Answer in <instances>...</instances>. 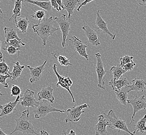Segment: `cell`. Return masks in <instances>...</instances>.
Wrapping results in <instances>:
<instances>
[{"label": "cell", "mask_w": 146, "mask_h": 135, "mask_svg": "<svg viewBox=\"0 0 146 135\" xmlns=\"http://www.w3.org/2000/svg\"><path fill=\"white\" fill-rule=\"evenodd\" d=\"M54 21L53 17H50L41 22H38L37 24H32V29L34 32L41 38L43 41V46H46V42L48 38L55 32L58 28L53 26Z\"/></svg>", "instance_id": "cell-1"}, {"label": "cell", "mask_w": 146, "mask_h": 135, "mask_svg": "<svg viewBox=\"0 0 146 135\" xmlns=\"http://www.w3.org/2000/svg\"><path fill=\"white\" fill-rule=\"evenodd\" d=\"M29 109L24 111L21 117L15 119L16 122V127L14 131H13L9 135H12L17 131H19L23 134H36L35 129H37L33 126L29 120Z\"/></svg>", "instance_id": "cell-2"}, {"label": "cell", "mask_w": 146, "mask_h": 135, "mask_svg": "<svg viewBox=\"0 0 146 135\" xmlns=\"http://www.w3.org/2000/svg\"><path fill=\"white\" fill-rule=\"evenodd\" d=\"M104 115L110 124L109 127L111 129H119V132H120V130H122L127 133H129L131 135H135V131H134L133 132H131L128 128L125 121L122 120L120 117L117 116L112 110H110L107 114L104 113Z\"/></svg>", "instance_id": "cell-3"}, {"label": "cell", "mask_w": 146, "mask_h": 135, "mask_svg": "<svg viewBox=\"0 0 146 135\" xmlns=\"http://www.w3.org/2000/svg\"><path fill=\"white\" fill-rule=\"evenodd\" d=\"M53 112H58L60 113L65 112L64 110L57 109L51 106L48 101L42 100L40 101V105L36 109L33 110L35 118H44L47 115Z\"/></svg>", "instance_id": "cell-4"}, {"label": "cell", "mask_w": 146, "mask_h": 135, "mask_svg": "<svg viewBox=\"0 0 146 135\" xmlns=\"http://www.w3.org/2000/svg\"><path fill=\"white\" fill-rule=\"evenodd\" d=\"M88 108H90V106L87 103H84L81 105L76 104L73 107L68 109L66 111L67 116L65 119V122L67 123L69 122H78L81 118V114L85 112L83 109Z\"/></svg>", "instance_id": "cell-5"}, {"label": "cell", "mask_w": 146, "mask_h": 135, "mask_svg": "<svg viewBox=\"0 0 146 135\" xmlns=\"http://www.w3.org/2000/svg\"><path fill=\"white\" fill-rule=\"evenodd\" d=\"M95 57L96 58V65L95 66V68L97 75L98 87L102 89L105 90L106 89L105 86V75L106 73H108V71H106L105 69L100 53H96Z\"/></svg>", "instance_id": "cell-6"}, {"label": "cell", "mask_w": 146, "mask_h": 135, "mask_svg": "<svg viewBox=\"0 0 146 135\" xmlns=\"http://www.w3.org/2000/svg\"><path fill=\"white\" fill-rule=\"evenodd\" d=\"M55 21L58 24L60 29L62 30V47H64L66 46V42L67 38L69 35V33L70 30V25L71 24V21L66 18V15L63 14L61 17L54 18Z\"/></svg>", "instance_id": "cell-7"}, {"label": "cell", "mask_w": 146, "mask_h": 135, "mask_svg": "<svg viewBox=\"0 0 146 135\" xmlns=\"http://www.w3.org/2000/svg\"><path fill=\"white\" fill-rule=\"evenodd\" d=\"M127 103L131 104L133 108V114L131 116V120L129 125L134 120V117L136 113L141 110L146 109V98L145 95L138 97L136 95L132 99H128Z\"/></svg>", "instance_id": "cell-8"}, {"label": "cell", "mask_w": 146, "mask_h": 135, "mask_svg": "<svg viewBox=\"0 0 146 135\" xmlns=\"http://www.w3.org/2000/svg\"><path fill=\"white\" fill-rule=\"evenodd\" d=\"M57 65L56 64H54L53 65V69L54 73H55L58 79V82L56 83V87H58V86H61L62 88L66 89L67 91L69 94H70L73 100V103H75V99L74 98L73 94L72 93V92L70 90V87L71 86V85H72L73 82L70 79L69 77H65L64 76H62L60 75L58 72H57Z\"/></svg>", "instance_id": "cell-9"}, {"label": "cell", "mask_w": 146, "mask_h": 135, "mask_svg": "<svg viewBox=\"0 0 146 135\" xmlns=\"http://www.w3.org/2000/svg\"><path fill=\"white\" fill-rule=\"evenodd\" d=\"M67 40H69L71 42V43L74 46L76 50V52L74 53V54H75V53L77 52L79 53L80 56L84 57L88 61L89 60L88 55L86 53V48L88 46V45L86 42H82L81 40H80L76 36H73L71 38L67 39Z\"/></svg>", "instance_id": "cell-10"}, {"label": "cell", "mask_w": 146, "mask_h": 135, "mask_svg": "<svg viewBox=\"0 0 146 135\" xmlns=\"http://www.w3.org/2000/svg\"><path fill=\"white\" fill-rule=\"evenodd\" d=\"M34 91L27 89L23 94V96L21 97V105L24 107H27L29 109V107L33 108L35 106L38 107L40 105V103L36 101L34 97Z\"/></svg>", "instance_id": "cell-11"}, {"label": "cell", "mask_w": 146, "mask_h": 135, "mask_svg": "<svg viewBox=\"0 0 146 135\" xmlns=\"http://www.w3.org/2000/svg\"><path fill=\"white\" fill-rule=\"evenodd\" d=\"M47 62V59H46V60L44 62L42 65L36 67H31V66H28V65L25 66V67H26L29 69L30 72L31 77L29 80L30 82L31 83H33L38 82L40 80L42 76V73L45 69V67Z\"/></svg>", "instance_id": "cell-12"}, {"label": "cell", "mask_w": 146, "mask_h": 135, "mask_svg": "<svg viewBox=\"0 0 146 135\" xmlns=\"http://www.w3.org/2000/svg\"><path fill=\"white\" fill-rule=\"evenodd\" d=\"M82 29L84 31L85 35L88 38V43L94 46H99L100 45L99 36L96 33L97 30L92 29L90 26L85 24L82 26Z\"/></svg>", "instance_id": "cell-13"}, {"label": "cell", "mask_w": 146, "mask_h": 135, "mask_svg": "<svg viewBox=\"0 0 146 135\" xmlns=\"http://www.w3.org/2000/svg\"><path fill=\"white\" fill-rule=\"evenodd\" d=\"M20 99L21 97L20 96H19L17 97V98L14 102H10L4 105H0V109L1 110L0 113V118L7 115L11 114V113H16L17 110L15 108L19 102Z\"/></svg>", "instance_id": "cell-14"}, {"label": "cell", "mask_w": 146, "mask_h": 135, "mask_svg": "<svg viewBox=\"0 0 146 135\" xmlns=\"http://www.w3.org/2000/svg\"><path fill=\"white\" fill-rule=\"evenodd\" d=\"M102 11V10H98L96 13V19L95 21V24L96 26V29L97 30L100 29L102 31V32L108 34L110 36L112 40H114L116 36V34H112L108 29L107 24L105 21L103 19L102 16L100 15V12Z\"/></svg>", "instance_id": "cell-15"}, {"label": "cell", "mask_w": 146, "mask_h": 135, "mask_svg": "<svg viewBox=\"0 0 146 135\" xmlns=\"http://www.w3.org/2000/svg\"><path fill=\"white\" fill-rule=\"evenodd\" d=\"M97 119L98 122L95 127L96 135H107L108 132L107 130V126H109L110 125L108 120L105 118L104 115H100L98 116Z\"/></svg>", "instance_id": "cell-16"}, {"label": "cell", "mask_w": 146, "mask_h": 135, "mask_svg": "<svg viewBox=\"0 0 146 135\" xmlns=\"http://www.w3.org/2000/svg\"><path fill=\"white\" fill-rule=\"evenodd\" d=\"M54 88L52 86L43 87L39 91L37 95L38 100H46L50 103H53L55 101V98L53 96Z\"/></svg>", "instance_id": "cell-17"}, {"label": "cell", "mask_w": 146, "mask_h": 135, "mask_svg": "<svg viewBox=\"0 0 146 135\" xmlns=\"http://www.w3.org/2000/svg\"><path fill=\"white\" fill-rule=\"evenodd\" d=\"M109 85H110L112 89L115 91L120 90L124 87L129 86L130 84L126 77L122 76L119 79L112 78L109 82Z\"/></svg>", "instance_id": "cell-18"}, {"label": "cell", "mask_w": 146, "mask_h": 135, "mask_svg": "<svg viewBox=\"0 0 146 135\" xmlns=\"http://www.w3.org/2000/svg\"><path fill=\"white\" fill-rule=\"evenodd\" d=\"M132 84L128 86L131 91L143 93L146 89V82L141 78H135L132 80Z\"/></svg>", "instance_id": "cell-19"}, {"label": "cell", "mask_w": 146, "mask_h": 135, "mask_svg": "<svg viewBox=\"0 0 146 135\" xmlns=\"http://www.w3.org/2000/svg\"><path fill=\"white\" fill-rule=\"evenodd\" d=\"M62 3L64 6V10H66L68 13V19H70L73 14V11L76 9V5L80 4V0H63Z\"/></svg>", "instance_id": "cell-20"}, {"label": "cell", "mask_w": 146, "mask_h": 135, "mask_svg": "<svg viewBox=\"0 0 146 135\" xmlns=\"http://www.w3.org/2000/svg\"><path fill=\"white\" fill-rule=\"evenodd\" d=\"M130 91H131L129 88L128 86L124 87L120 90L115 91L117 99L124 106H126L127 103V100H128L127 95H128V93Z\"/></svg>", "instance_id": "cell-21"}, {"label": "cell", "mask_w": 146, "mask_h": 135, "mask_svg": "<svg viewBox=\"0 0 146 135\" xmlns=\"http://www.w3.org/2000/svg\"><path fill=\"white\" fill-rule=\"evenodd\" d=\"M4 32L5 37V44L7 45L9 43V41L12 40H17L21 42V38H19L17 34L16 30L13 27H5L4 28Z\"/></svg>", "instance_id": "cell-22"}, {"label": "cell", "mask_w": 146, "mask_h": 135, "mask_svg": "<svg viewBox=\"0 0 146 135\" xmlns=\"http://www.w3.org/2000/svg\"><path fill=\"white\" fill-rule=\"evenodd\" d=\"M13 63L15 65L13 67V71L12 72H9V75L12 76V78L9 82H10L12 81L15 80L18 77H21L23 70L25 68V66H21L18 62H13Z\"/></svg>", "instance_id": "cell-23"}, {"label": "cell", "mask_w": 146, "mask_h": 135, "mask_svg": "<svg viewBox=\"0 0 146 135\" xmlns=\"http://www.w3.org/2000/svg\"><path fill=\"white\" fill-rule=\"evenodd\" d=\"M23 2L33 4L35 5H36V6H38L41 9H43L44 10L46 11L47 12H50L52 8L50 1L40 2V1H32V0H25V1H23Z\"/></svg>", "instance_id": "cell-24"}, {"label": "cell", "mask_w": 146, "mask_h": 135, "mask_svg": "<svg viewBox=\"0 0 146 135\" xmlns=\"http://www.w3.org/2000/svg\"><path fill=\"white\" fill-rule=\"evenodd\" d=\"M22 2L23 1H15V7L13 9V14L12 15V17L9 19V21H11V20L14 21V22L17 24V17H20L21 15V10L22 8Z\"/></svg>", "instance_id": "cell-25"}, {"label": "cell", "mask_w": 146, "mask_h": 135, "mask_svg": "<svg viewBox=\"0 0 146 135\" xmlns=\"http://www.w3.org/2000/svg\"><path fill=\"white\" fill-rule=\"evenodd\" d=\"M30 21L28 20V18L26 17L25 18L19 17L16 24V28L19 30L23 33H26L27 31V29Z\"/></svg>", "instance_id": "cell-26"}, {"label": "cell", "mask_w": 146, "mask_h": 135, "mask_svg": "<svg viewBox=\"0 0 146 135\" xmlns=\"http://www.w3.org/2000/svg\"><path fill=\"white\" fill-rule=\"evenodd\" d=\"M125 71L120 66V65H117V66H113L110 68V71H108V73H111L115 79H119L124 74L126 73Z\"/></svg>", "instance_id": "cell-27"}, {"label": "cell", "mask_w": 146, "mask_h": 135, "mask_svg": "<svg viewBox=\"0 0 146 135\" xmlns=\"http://www.w3.org/2000/svg\"><path fill=\"white\" fill-rule=\"evenodd\" d=\"M146 114L143 118H141L140 120L138 121L135 124V128L138 132L140 134H144L146 132Z\"/></svg>", "instance_id": "cell-28"}, {"label": "cell", "mask_w": 146, "mask_h": 135, "mask_svg": "<svg viewBox=\"0 0 146 135\" xmlns=\"http://www.w3.org/2000/svg\"><path fill=\"white\" fill-rule=\"evenodd\" d=\"M52 55L54 58L55 59H57L60 65H62V66L68 67L69 66H72V64H71L69 62V59H68L65 56L61 55L59 54V53H58V56H57V52L52 53Z\"/></svg>", "instance_id": "cell-29"}, {"label": "cell", "mask_w": 146, "mask_h": 135, "mask_svg": "<svg viewBox=\"0 0 146 135\" xmlns=\"http://www.w3.org/2000/svg\"><path fill=\"white\" fill-rule=\"evenodd\" d=\"M9 46H11L13 47H15L18 51V56L20 54V50L22 49V47L23 46H25V44L23 43V42L18 41L17 40H12L9 41V43L6 45L5 47H7Z\"/></svg>", "instance_id": "cell-30"}, {"label": "cell", "mask_w": 146, "mask_h": 135, "mask_svg": "<svg viewBox=\"0 0 146 135\" xmlns=\"http://www.w3.org/2000/svg\"><path fill=\"white\" fill-rule=\"evenodd\" d=\"M35 14L31 15L32 18L38 19V22H41L45 19V13L43 11L40 10L38 11H35L33 10Z\"/></svg>", "instance_id": "cell-31"}, {"label": "cell", "mask_w": 146, "mask_h": 135, "mask_svg": "<svg viewBox=\"0 0 146 135\" xmlns=\"http://www.w3.org/2000/svg\"><path fill=\"white\" fill-rule=\"evenodd\" d=\"M9 67L7 66L5 60H3L2 62H0V74L4 75H9Z\"/></svg>", "instance_id": "cell-32"}, {"label": "cell", "mask_w": 146, "mask_h": 135, "mask_svg": "<svg viewBox=\"0 0 146 135\" xmlns=\"http://www.w3.org/2000/svg\"><path fill=\"white\" fill-rule=\"evenodd\" d=\"M133 58H134V57L132 56H129L127 55H125L120 58V63L119 65L121 67L123 68L124 65H126L129 63H131L133 62Z\"/></svg>", "instance_id": "cell-33"}, {"label": "cell", "mask_w": 146, "mask_h": 135, "mask_svg": "<svg viewBox=\"0 0 146 135\" xmlns=\"http://www.w3.org/2000/svg\"><path fill=\"white\" fill-rule=\"evenodd\" d=\"M11 97H13V96L18 97V96H20L21 93L22 91V89L17 85H13L12 88L11 89Z\"/></svg>", "instance_id": "cell-34"}, {"label": "cell", "mask_w": 146, "mask_h": 135, "mask_svg": "<svg viewBox=\"0 0 146 135\" xmlns=\"http://www.w3.org/2000/svg\"><path fill=\"white\" fill-rule=\"evenodd\" d=\"M9 77L11 79H12V77L11 75H4L0 74V84H1L3 85V87L4 88H8L9 87V85L7 83H6V80L7 78Z\"/></svg>", "instance_id": "cell-35"}, {"label": "cell", "mask_w": 146, "mask_h": 135, "mask_svg": "<svg viewBox=\"0 0 146 135\" xmlns=\"http://www.w3.org/2000/svg\"><path fill=\"white\" fill-rule=\"evenodd\" d=\"M135 66H136L135 62L133 61L131 63H129L126 65H124L122 68L126 72H130L134 69Z\"/></svg>", "instance_id": "cell-36"}, {"label": "cell", "mask_w": 146, "mask_h": 135, "mask_svg": "<svg viewBox=\"0 0 146 135\" xmlns=\"http://www.w3.org/2000/svg\"><path fill=\"white\" fill-rule=\"evenodd\" d=\"M2 49L3 50H6L9 53V54L10 55H14L18 51L15 48V47H13L11 46L5 47V48H2Z\"/></svg>", "instance_id": "cell-37"}, {"label": "cell", "mask_w": 146, "mask_h": 135, "mask_svg": "<svg viewBox=\"0 0 146 135\" xmlns=\"http://www.w3.org/2000/svg\"><path fill=\"white\" fill-rule=\"evenodd\" d=\"M51 2L52 6L53 7H54V9H55L58 12H59V5L58 3L57 2V1L56 0H51L50 1Z\"/></svg>", "instance_id": "cell-38"}, {"label": "cell", "mask_w": 146, "mask_h": 135, "mask_svg": "<svg viewBox=\"0 0 146 135\" xmlns=\"http://www.w3.org/2000/svg\"><path fill=\"white\" fill-rule=\"evenodd\" d=\"M92 2H93V0H85V1L84 2H83L82 3H81V4H80V5H79V6L78 7V8L77 9V11L79 12L80 11V9H81V7H82V6H84V5H86V4H88V3H91Z\"/></svg>", "instance_id": "cell-39"}, {"label": "cell", "mask_w": 146, "mask_h": 135, "mask_svg": "<svg viewBox=\"0 0 146 135\" xmlns=\"http://www.w3.org/2000/svg\"><path fill=\"white\" fill-rule=\"evenodd\" d=\"M57 2L58 3L59 5V11H62V10H64V7L62 3V1L61 0H56Z\"/></svg>", "instance_id": "cell-40"}, {"label": "cell", "mask_w": 146, "mask_h": 135, "mask_svg": "<svg viewBox=\"0 0 146 135\" xmlns=\"http://www.w3.org/2000/svg\"><path fill=\"white\" fill-rule=\"evenodd\" d=\"M138 3L141 6H146V0H140L137 1Z\"/></svg>", "instance_id": "cell-41"}, {"label": "cell", "mask_w": 146, "mask_h": 135, "mask_svg": "<svg viewBox=\"0 0 146 135\" xmlns=\"http://www.w3.org/2000/svg\"><path fill=\"white\" fill-rule=\"evenodd\" d=\"M64 135H76V132L73 130H71L69 133L65 132L64 131Z\"/></svg>", "instance_id": "cell-42"}, {"label": "cell", "mask_w": 146, "mask_h": 135, "mask_svg": "<svg viewBox=\"0 0 146 135\" xmlns=\"http://www.w3.org/2000/svg\"><path fill=\"white\" fill-rule=\"evenodd\" d=\"M36 135H50L48 134V133L46 132L45 130H41L40 131V133H38V134H37Z\"/></svg>", "instance_id": "cell-43"}, {"label": "cell", "mask_w": 146, "mask_h": 135, "mask_svg": "<svg viewBox=\"0 0 146 135\" xmlns=\"http://www.w3.org/2000/svg\"><path fill=\"white\" fill-rule=\"evenodd\" d=\"M1 46H2V41H0V60L3 61V54L1 52Z\"/></svg>", "instance_id": "cell-44"}, {"label": "cell", "mask_w": 146, "mask_h": 135, "mask_svg": "<svg viewBox=\"0 0 146 135\" xmlns=\"http://www.w3.org/2000/svg\"><path fill=\"white\" fill-rule=\"evenodd\" d=\"M0 135H8L6 134H5L4 132H3V130L1 129V127H0Z\"/></svg>", "instance_id": "cell-45"}, {"label": "cell", "mask_w": 146, "mask_h": 135, "mask_svg": "<svg viewBox=\"0 0 146 135\" xmlns=\"http://www.w3.org/2000/svg\"><path fill=\"white\" fill-rule=\"evenodd\" d=\"M4 95V94H2V93H1V88H0V96H3Z\"/></svg>", "instance_id": "cell-46"}, {"label": "cell", "mask_w": 146, "mask_h": 135, "mask_svg": "<svg viewBox=\"0 0 146 135\" xmlns=\"http://www.w3.org/2000/svg\"><path fill=\"white\" fill-rule=\"evenodd\" d=\"M0 2H1V0H0ZM0 13H1L2 14H3V12H2V10L1 9H0Z\"/></svg>", "instance_id": "cell-47"}, {"label": "cell", "mask_w": 146, "mask_h": 135, "mask_svg": "<svg viewBox=\"0 0 146 135\" xmlns=\"http://www.w3.org/2000/svg\"><path fill=\"white\" fill-rule=\"evenodd\" d=\"M145 97H146V95H145Z\"/></svg>", "instance_id": "cell-48"}]
</instances>
